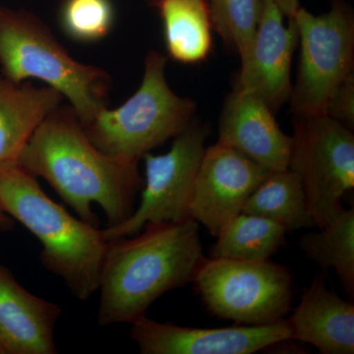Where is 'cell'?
<instances>
[{
  "instance_id": "cell-24",
  "label": "cell",
  "mask_w": 354,
  "mask_h": 354,
  "mask_svg": "<svg viewBox=\"0 0 354 354\" xmlns=\"http://www.w3.org/2000/svg\"><path fill=\"white\" fill-rule=\"evenodd\" d=\"M272 1L277 4L279 10L283 12L288 19L292 18L300 7L299 0H272Z\"/></svg>"
},
{
  "instance_id": "cell-12",
  "label": "cell",
  "mask_w": 354,
  "mask_h": 354,
  "mask_svg": "<svg viewBox=\"0 0 354 354\" xmlns=\"http://www.w3.org/2000/svg\"><path fill=\"white\" fill-rule=\"evenodd\" d=\"M285 15L272 0H265L257 31L248 55L241 59L236 87L260 97L276 113L290 101L291 64L298 46V31L292 18Z\"/></svg>"
},
{
  "instance_id": "cell-18",
  "label": "cell",
  "mask_w": 354,
  "mask_h": 354,
  "mask_svg": "<svg viewBox=\"0 0 354 354\" xmlns=\"http://www.w3.org/2000/svg\"><path fill=\"white\" fill-rule=\"evenodd\" d=\"M241 213L263 216L288 232L316 227L301 180L288 167L270 171L247 199Z\"/></svg>"
},
{
  "instance_id": "cell-16",
  "label": "cell",
  "mask_w": 354,
  "mask_h": 354,
  "mask_svg": "<svg viewBox=\"0 0 354 354\" xmlns=\"http://www.w3.org/2000/svg\"><path fill=\"white\" fill-rule=\"evenodd\" d=\"M64 101L48 86L16 83L0 73V167L17 164L32 133Z\"/></svg>"
},
{
  "instance_id": "cell-1",
  "label": "cell",
  "mask_w": 354,
  "mask_h": 354,
  "mask_svg": "<svg viewBox=\"0 0 354 354\" xmlns=\"http://www.w3.org/2000/svg\"><path fill=\"white\" fill-rule=\"evenodd\" d=\"M18 164L50 184L79 218L97 225L92 205L108 218V227L127 221L143 188L138 162H125L102 152L91 142L78 115L60 104L32 133Z\"/></svg>"
},
{
  "instance_id": "cell-5",
  "label": "cell",
  "mask_w": 354,
  "mask_h": 354,
  "mask_svg": "<svg viewBox=\"0 0 354 354\" xmlns=\"http://www.w3.org/2000/svg\"><path fill=\"white\" fill-rule=\"evenodd\" d=\"M167 62L162 53L149 51L138 90L118 108L106 106L82 124L88 138L102 152L139 164L147 153L174 138L192 122L196 104L169 87Z\"/></svg>"
},
{
  "instance_id": "cell-3",
  "label": "cell",
  "mask_w": 354,
  "mask_h": 354,
  "mask_svg": "<svg viewBox=\"0 0 354 354\" xmlns=\"http://www.w3.org/2000/svg\"><path fill=\"white\" fill-rule=\"evenodd\" d=\"M0 208L39 239L41 264L74 297L87 300L99 290L108 244L102 230L70 215L18 162L0 167Z\"/></svg>"
},
{
  "instance_id": "cell-25",
  "label": "cell",
  "mask_w": 354,
  "mask_h": 354,
  "mask_svg": "<svg viewBox=\"0 0 354 354\" xmlns=\"http://www.w3.org/2000/svg\"><path fill=\"white\" fill-rule=\"evenodd\" d=\"M14 225H15V221L0 208V232H8L12 230Z\"/></svg>"
},
{
  "instance_id": "cell-22",
  "label": "cell",
  "mask_w": 354,
  "mask_h": 354,
  "mask_svg": "<svg viewBox=\"0 0 354 354\" xmlns=\"http://www.w3.org/2000/svg\"><path fill=\"white\" fill-rule=\"evenodd\" d=\"M114 9L111 0H66L60 23L67 36L80 43H94L111 32Z\"/></svg>"
},
{
  "instance_id": "cell-6",
  "label": "cell",
  "mask_w": 354,
  "mask_h": 354,
  "mask_svg": "<svg viewBox=\"0 0 354 354\" xmlns=\"http://www.w3.org/2000/svg\"><path fill=\"white\" fill-rule=\"evenodd\" d=\"M192 283L209 313L223 320L268 325L291 311L290 272L270 260L205 258Z\"/></svg>"
},
{
  "instance_id": "cell-11",
  "label": "cell",
  "mask_w": 354,
  "mask_h": 354,
  "mask_svg": "<svg viewBox=\"0 0 354 354\" xmlns=\"http://www.w3.org/2000/svg\"><path fill=\"white\" fill-rule=\"evenodd\" d=\"M130 325V337L143 354H252L293 341L286 319L268 325L200 329L145 315Z\"/></svg>"
},
{
  "instance_id": "cell-4",
  "label": "cell",
  "mask_w": 354,
  "mask_h": 354,
  "mask_svg": "<svg viewBox=\"0 0 354 354\" xmlns=\"http://www.w3.org/2000/svg\"><path fill=\"white\" fill-rule=\"evenodd\" d=\"M0 68L14 82L34 79L57 90L82 124L108 106V72L75 59L48 25L29 11L0 6Z\"/></svg>"
},
{
  "instance_id": "cell-13",
  "label": "cell",
  "mask_w": 354,
  "mask_h": 354,
  "mask_svg": "<svg viewBox=\"0 0 354 354\" xmlns=\"http://www.w3.org/2000/svg\"><path fill=\"white\" fill-rule=\"evenodd\" d=\"M218 143L239 151L269 171L288 167L292 138L260 97L235 86L218 120Z\"/></svg>"
},
{
  "instance_id": "cell-19",
  "label": "cell",
  "mask_w": 354,
  "mask_h": 354,
  "mask_svg": "<svg viewBox=\"0 0 354 354\" xmlns=\"http://www.w3.org/2000/svg\"><path fill=\"white\" fill-rule=\"evenodd\" d=\"M288 230L263 216L241 213L216 235L212 258L242 261L270 260L286 245Z\"/></svg>"
},
{
  "instance_id": "cell-10",
  "label": "cell",
  "mask_w": 354,
  "mask_h": 354,
  "mask_svg": "<svg viewBox=\"0 0 354 354\" xmlns=\"http://www.w3.org/2000/svg\"><path fill=\"white\" fill-rule=\"evenodd\" d=\"M269 171L239 151L216 142L205 149L189 206V218L213 236L241 213Z\"/></svg>"
},
{
  "instance_id": "cell-7",
  "label": "cell",
  "mask_w": 354,
  "mask_h": 354,
  "mask_svg": "<svg viewBox=\"0 0 354 354\" xmlns=\"http://www.w3.org/2000/svg\"><path fill=\"white\" fill-rule=\"evenodd\" d=\"M292 19L300 53L290 111L293 116L325 114L335 91L354 73L353 11L344 0H332L322 15L299 7Z\"/></svg>"
},
{
  "instance_id": "cell-14",
  "label": "cell",
  "mask_w": 354,
  "mask_h": 354,
  "mask_svg": "<svg viewBox=\"0 0 354 354\" xmlns=\"http://www.w3.org/2000/svg\"><path fill=\"white\" fill-rule=\"evenodd\" d=\"M62 308L25 290L0 264V354H55Z\"/></svg>"
},
{
  "instance_id": "cell-9",
  "label": "cell",
  "mask_w": 354,
  "mask_h": 354,
  "mask_svg": "<svg viewBox=\"0 0 354 354\" xmlns=\"http://www.w3.org/2000/svg\"><path fill=\"white\" fill-rule=\"evenodd\" d=\"M208 125L192 120L174 137L171 150L162 155L147 153L141 202L127 221L102 230L106 241L133 236L147 223H171L189 218V206L198 169L208 138Z\"/></svg>"
},
{
  "instance_id": "cell-23",
  "label": "cell",
  "mask_w": 354,
  "mask_h": 354,
  "mask_svg": "<svg viewBox=\"0 0 354 354\" xmlns=\"http://www.w3.org/2000/svg\"><path fill=\"white\" fill-rule=\"evenodd\" d=\"M325 114L342 125L354 129V73L337 87L330 97Z\"/></svg>"
},
{
  "instance_id": "cell-2",
  "label": "cell",
  "mask_w": 354,
  "mask_h": 354,
  "mask_svg": "<svg viewBox=\"0 0 354 354\" xmlns=\"http://www.w3.org/2000/svg\"><path fill=\"white\" fill-rule=\"evenodd\" d=\"M192 218L150 223L133 236L108 241L102 261L97 324H131L167 291L192 283L205 259Z\"/></svg>"
},
{
  "instance_id": "cell-15",
  "label": "cell",
  "mask_w": 354,
  "mask_h": 354,
  "mask_svg": "<svg viewBox=\"0 0 354 354\" xmlns=\"http://www.w3.org/2000/svg\"><path fill=\"white\" fill-rule=\"evenodd\" d=\"M286 319L293 341L323 354L354 353V305L329 290L322 274H316Z\"/></svg>"
},
{
  "instance_id": "cell-21",
  "label": "cell",
  "mask_w": 354,
  "mask_h": 354,
  "mask_svg": "<svg viewBox=\"0 0 354 354\" xmlns=\"http://www.w3.org/2000/svg\"><path fill=\"white\" fill-rule=\"evenodd\" d=\"M212 25L241 60L248 55L265 0H207Z\"/></svg>"
},
{
  "instance_id": "cell-8",
  "label": "cell",
  "mask_w": 354,
  "mask_h": 354,
  "mask_svg": "<svg viewBox=\"0 0 354 354\" xmlns=\"http://www.w3.org/2000/svg\"><path fill=\"white\" fill-rule=\"evenodd\" d=\"M291 138L288 169L301 180L316 227H325L354 187L353 131L327 114L295 116Z\"/></svg>"
},
{
  "instance_id": "cell-20",
  "label": "cell",
  "mask_w": 354,
  "mask_h": 354,
  "mask_svg": "<svg viewBox=\"0 0 354 354\" xmlns=\"http://www.w3.org/2000/svg\"><path fill=\"white\" fill-rule=\"evenodd\" d=\"M299 247L321 269L337 272L342 288L354 295V209H344L319 232L302 235Z\"/></svg>"
},
{
  "instance_id": "cell-17",
  "label": "cell",
  "mask_w": 354,
  "mask_h": 354,
  "mask_svg": "<svg viewBox=\"0 0 354 354\" xmlns=\"http://www.w3.org/2000/svg\"><path fill=\"white\" fill-rule=\"evenodd\" d=\"M165 46L172 59L196 64L212 48V20L207 0H157Z\"/></svg>"
}]
</instances>
